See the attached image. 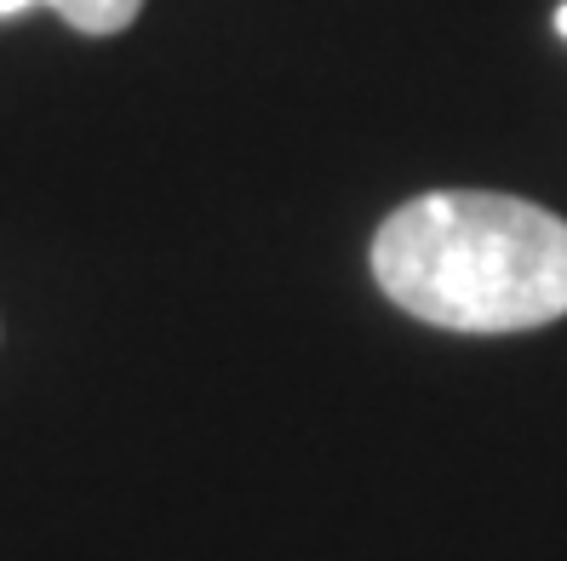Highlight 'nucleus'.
<instances>
[{
    "label": "nucleus",
    "instance_id": "nucleus-1",
    "mask_svg": "<svg viewBox=\"0 0 567 561\" xmlns=\"http://www.w3.org/2000/svg\"><path fill=\"white\" fill-rule=\"evenodd\" d=\"M373 281L447 333H527L567 315V218L487 189H436L373 236Z\"/></svg>",
    "mask_w": 567,
    "mask_h": 561
},
{
    "label": "nucleus",
    "instance_id": "nucleus-2",
    "mask_svg": "<svg viewBox=\"0 0 567 561\" xmlns=\"http://www.w3.org/2000/svg\"><path fill=\"white\" fill-rule=\"evenodd\" d=\"M35 0H0V18H12ZM58 18L75 29V35H121V29L144 12V0H52Z\"/></svg>",
    "mask_w": 567,
    "mask_h": 561
},
{
    "label": "nucleus",
    "instance_id": "nucleus-3",
    "mask_svg": "<svg viewBox=\"0 0 567 561\" xmlns=\"http://www.w3.org/2000/svg\"><path fill=\"white\" fill-rule=\"evenodd\" d=\"M556 35L567 41V0H561V7H556Z\"/></svg>",
    "mask_w": 567,
    "mask_h": 561
}]
</instances>
